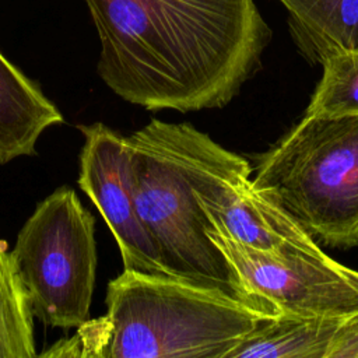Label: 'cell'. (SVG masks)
<instances>
[{"label": "cell", "instance_id": "1", "mask_svg": "<svg viewBox=\"0 0 358 358\" xmlns=\"http://www.w3.org/2000/svg\"><path fill=\"white\" fill-rule=\"evenodd\" d=\"M98 74L147 110L221 108L256 69L270 29L255 0H85Z\"/></svg>", "mask_w": 358, "mask_h": 358}, {"label": "cell", "instance_id": "2", "mask_svg": "<svg viewBox=\"0 0 358 358\" xmlns=\"http://www.w3.org/2000/svg\"><path fill=\"white\" fill-rule=\"evenodd\" d=\"M127 141L137 210L168 271L234 295L228 264L206 232L210 221L197 199L232 152L190 123L157 117Z\"/></svg>", "mask_w": 358, "mask_h": 358}, {"label": "cell", "instance_id": "3", "mask_svg": "<svg viewBox=\"0 0 358 358\" xmlns=\"http://www.w3.org/2000/svg\"><path fill=\"white\" fill-rule=\"evenodd\" d=\"M106 358H227L270 316L187 278L124 268L108 282Z\"/></svg>", "mask_w": 358, "mask_h": 358}, {"label": "cell", "instance_id": "4", "mask_svg": "<svg viewBox=\"0 0 358 358\" xmlns=\"http://www.w3.org/2000/svg\"><path fill=\"white\" fill-rule=\"evenodd\" d=\"M252 186L312 238L358 246V115L305 116L260 158Z\"/></svg>", "mask_w": 358, "mask_h": 358}, {"label": "cell", "instance_id": "5", "mask_svg": "<svg viewBox=\"0 0 358 358\" xmlns=\"http://www.w3.org/2000/svg\"><path fill=\"white\" fill-rule=\"evenodd\" d=\"M10 253L32 313L45 326L67 330L90 319L95 220L71 187L60 186L36 204Z\"/></svg>", "mask_w": 358, "mask_h": 358}, {"label": "cell", "instance_id": "6", "mask_svg": "<svg viewBox=\"0 0 358 358\" xmlns=\"http://www.w3.org/2000/svg\"><path fill=\"white\" fill-rule=\"evenodd\" d=\"M206 232L222 253L234 295L270 316L347 317L358 312V271L323 250H262L208 224Z\"/></svg>", "mask_w": 358, "mask_h": 358}, {"label": "cell", "instance_id": "7", "mask_svg": "<svg viewBox=\"0 0 358 358\" xmlns=\"http://www.w3.org/2000/svg\"><path fill=\"white\" fill-rule=\"evenodd\" d=\"M78 130L84 143L77 182L112 231L123 267L172 275L137 210L127 136L102 122L80 124Z\"/></svg>", "mask_w": 358, "mask_h": 358}, {"label": "cell", "instance_id": "8", "mask_svg": "<svg viewBox=\"0 0 358 358\" xmlns=\"http://www.w3.org/2000/svg\"><path fill=\"white\" fill-rule=\"evenodd\" d=\"M197 199L211 224L245 245L320 252L302 227L255 190L249 164L235 152L197 190Z\"/></svg>", "mask_w": 358, "mask_h": 358}, {"label": "cell", "instance_id": "9", "mask_svg": "<svg viewBox=\"0 0 358 358\" xmlns=\"http://www.w3.org/2000/svg\"><path fill=\"white\" fill-rule=\"evenodd\" d=\"M63 122L41 87L0 53V164L35 155L42 133Z\"/></svg>", "mask_w": 358, "mask_h": 358}, {"label": "cell", "instance_id": "10", "mask_svg": "<svg viewBox=\"0 0 358 358\" xmlns=\"http://www.w3.org/2000/svg\"><path fill=\"white\" fill-rule=\"evenodd\" d=\"M292 38L313 63L358 52V0H280Z\"/></svg>", "mask_w": 358, "mask_h": 358}, {"label": "cell", "instance_id": "11", "mask_svg": "<svg viewBox=\"0 0 358 358\" xmlns=\"http://www.w3.org/2000/svg\"><path fill=\"white\" fill-rule=\"evenodd\" d=\"M343 319L295 316L267 319L227 358H327Z\"/></svg>", "mask_w": 358, "mask_h": 358}, {"label": "cell", "instance_id": "12", "mask_svg": "<svg viewBox=\"0 0 358 358\" xmlns=\"http://www.w3.org/2000/svg\"><path fill=\"white\" fill-rule=\"evenodd\" d=\"M34 317L14 259L0 243V358L38 357Z\"/></svg>", "mask_w": 358, "mask_h": 358}, {"label": "cell", "instance_id": "13", "mask_svg": "<svg viewBox=\"0 0 358 358\" xmlns=\"http://www.w3.org/2000/svg\"><path fill=\"white\" fill-rule=\"evenodd\" d=\"M305 116L358 115V52L330 56Z\"/></svg>", "mask_w": 358, "mask_h": 358}, {"label": "cell", "instance_id": "14", "mask_svg": "<svg viewBox=\"0 0 358 358\" xmlns=\"http://www.w3.org/2000/svg\"><path fill=\"white\" fill-rule=\"evenodd\" d=\"M113 323L110 316L85 320L77 327L70 338L59 340L38 357H81V358H106L108 347L112 338Z\"/></svg>", "mask_w": 358, "mask_h": 358}, {"label": "cell", "instance_id": "15", "mask_svg": "<svg viewBox=\"0 0 358 358\" xmlns=\"http://www.w3.org/2000/svg\"><path fill=\"white\" fill-rule=\"evenodd\" d=\"M327 358H358V312L341 320Z\"/></svg>", "mask_w": 358, "mask_h": 358}]
</instances>
